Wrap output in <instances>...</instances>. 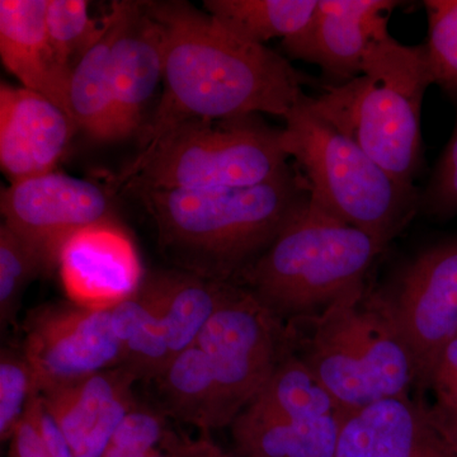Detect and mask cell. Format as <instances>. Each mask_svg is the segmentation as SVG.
I'll return each instance as SVG.
<instances>
[{
    "label": "cell",
    "instance_id": "1",
    "mask_svg": "<svg viewBox=\"0 0 457 457\" xmlns=\"http://www.w3.org/2000/svg\"><path fill=\"white\" fill-rule=\"evenodd\" d=\"M163 49V96L141 141L187 119L267 113L286 119L308 78L264 45L237 37L182 0L146 2Z\"/></svg>",
    "mask_w": 457,
    "mask_h": 457
},
{
    "label": "cell",
    "instance_id": "2",
    "mask_svg": "<svg viewBox=\"0 0 457 457\" xmlns=\"http://www.w3.org/2000/svg\"><path fill=\"white\" fill-rule=\"evenodd\" d=\"M134 194L154 221L162 253L177 269L236 285L311 188L302 171L288 164L272 179L248 187Z\"/></svg>",
    "mask_w": 457,
    "mask_h": 457
},
{
    "label": "cell",
    "instance_id": "3",
    "mask_svg": "<svg viewBox=\"0 0 457 457\" xmlns=\"http://www.w3.org/2000/svg\"><path fill=\"white\" fill-rule=\"evenodd\" d=\"M432 84L425 44L408 46L387 33L370 45L359 77L326 87L311 104L399 183L416 187L423 99Z\"/></svg>",
    "mask_w": 457,
    "mask_h": 457
},
{
    "label": "cell",
    "instance_id": "4",
    "mask_svg": "<svg viewBox=\"0 0 457 457\" xmlns=\"http://www.w3.org/2000/svg\"><path fill=\"white\" fill-rule=\"evenodd\" d=\"M385 248L321 209L309 195L236 285L282 321L302 320L363 287Z\"/></svg>",
    "mask_w": 457,
    "mask_h": 457
},
{
    "label": "cell",
    "instance_id": "5",
    "mask_svg": "<svg viewBox=\"0 0 457 457\" xmlns=\"http://www.w3.org/2000/svg\"><path fill=\"white\" fill-rule=\"evenodd\" d=\"M281 137L282 129L270 128L258 114L180 120L141 141L139 154L114 182L132 192L260 185L288 165Z\"/></svg>",
    "mask_w": 457,
    "mask_h": 457
},
{
    "label": "cell",
    "instance_id": "6",
    "mask_svg": "<svg viewBox=\"0 0 457 457\" xmlns=\"http://www.w3.org/2000/svg\"><path fill=\"white\" fill-rule=\"evenodd\" d=\"M281 143L302 171L311 198L330 215L386 246L420 209V194L390 176L303 95L285 119Z\"/></svg>",
    "mask_w": 457,
    "mask_h": 457
},
{
    "label": "cell",
    "instance_id": "7",
    "mask_svg": "<svg viewBox=\"0 0 457 457\" xmlns=\"http://www.w3.org/2000/svg\"><path fill=\"white\" fill-rule=\"evenodd\" d=\"M305 320L312 321V333L300 359L345 413L409 396L417 384L413 361L370 306L365 286Z\"/></svg>",
    "mask_w": 457,
    "mask_h": 457
},
{
    "label": "cell",
    "instance_id": "8",
    "mask_svg": "<svg viewBox=\"0 0 457 457\" xmlns=\"http://www.w3.org/2000/svg\"><path fill=\"white\" fill-rule=\"evenodd\" d=\"M348 414L293 351L230 425L242 457H336Z\"/></svg>",
    "mask_w": 457,
    "mask_h": 457
},
{
    "label": "cell",
    "instance_id": "9",
    "mask_svg": "<svg viewBox=\"0 0 457 457\" xmlns=\"http://www.w3.org/2000/svg\"><path fill=\"white\" fill-rule=\"evenodd\" d=\"M366 299L407 348L417 384L426 386L438 354L457 336V237L420 251Z\"/></svg>",
    "mask_w": 457,
    "mask_h": 457
},
{
    "label": "cell",
    "instance_id": "10",
    "mask_svg": "<svg viewBox=\"0 0 457 457\" xmlns=\"http://www.w3.org/2000/svg\"><path fill=\"white\" fill-rule=\"evenodd\" d=\"M196 345L209 361L227 427L293 348L290 328L240 286L210 319Z\"/></svg>",
    "mask_w": 457,
    "mask_h": 457
},
{
    "label": "cell",
    "instance_id": "11",
    "mask_svg": "<svg viewBox=\"0 0 457 457\" xmlns=\"http://www.w3.org/2000/svg\"><path fill=\"white\" fill-rule=\"evenodd\" d=\"M22 348L41 395L122 366L125 350L110 311L73 303H45L27 315Z\"/></svg>",
    "mask_w": 457,
    "mask_h": 457
},
{
    "label": "cell",
    "instance_id": "12",
    "mask_svg": "<svg viewBox=\"0 0 457 457\" xmlns=\"http://www.w3.org/2000/svg\"><path fill=\"white\" fill-rule=\"evenodd\" d=\"M3 222L40 257L46 275L57 270L65 243L78 231L116 220L106 189L54 170L3 189Z\"/></svg>",
    "mask_w": 457,
    "mask_h": 457
},
{
    "label": "cell",
    "instance_id": "13",
    "mask_svg": "<svg viewBox=\"0 0 457 457\" xmlns=\"http://www.w3.org/2000/svg\"><path fill=\"white\" fill-rule=\"evenodd\" d=\"M56 270L69 302L90 311H111L145 278L134 240L117 220L75 233L62 246Z\"/></svg>",
    "mask_w": 457,
    "mask_h": 457
},
{
    "label": "cell",
    "instance_id": "14",
    "mask_svg": "<svg viewBox=\"0 0 457 457\" xmlns=\"http://www.w3.org/2000/svg\"><path fill=\"white\" fill-rule=\"evenodd\" d=\"M402 3L393 0H318L311 22L282 41L290 59L318 65L333 86L362 71L370 45L387 35V22Z\"/></svg>",
    "mask_w": 457,
    "mask_h": 457
},
{
    "label": "cell",
    "instance_id": "15",
    "mask_svg": "<svg viewBox=\"0 0 457 457\" xmlns=\"http://www.w3.org/2000/svg\"><path fill=\"white\" fill-rule=\"evenodd\" d=\"M77 130L73 119L50 99L2 83L0 167L11 183L55 170Z\"/></svg>",
    "mask_w": 457,
    "mask_h": 457
},
{
    "label": "cell",
    "instance_id": "16",
    "mask_svg": "<svg viewBox=\"0 0 457 457\" xmlns=\"http://www.w3.org/2000/svg\"><path fill=\"white\" fill-rule=\"evenodd\" d=\"M137 375L125 366L97 372L44 394L45 405L75 457H102L137 395Z\"/></svg>",
    "mask_w": 457,
    "mask_h": 457
},
{
    "label": "cell",
    "instance_id": "17",
    "mask_svg": "<svg viewBox=\"0 0 457 457\" xmlns=\"http://www.w3.org/2000/svg\"><path fill=\"white\" fill-rule=\"evenodd\" d=\"M336 457H457L428 407L411 396L381 400L345 417Z\"/></svg>",
    "mask_w": 457,
    "mask_h": 457
},
{
    "label": "cell",
    "instance_id": "18",
    "mask_svg": "<svg viewBox=\"0 0 457 457\" xmlns=\"http://www.w3.org/2000/svg\"><path fill=\"white\" fill-rule=\"evenodd\" d=\"M117 125L121 139L141 128L144 113L163 82L162 33L146 2L122 0L112 47Z\"/></svg>",
    "mask_w": 457,
    "mask_h": 457
},
{
    "label": "cell",
    "instance_id": "19",
    "mask_svg": "<svg viewBox=\"0 0 457 457\" xmlns=\"http://www.w3.org/2000/svg\"><path fill=\"white\" fill-rule=\"evenodd\" d=\"M47 8L49 0H0V57L22 87L50 99L73 119L71 75L59 65L51 47Z\"/></svg>",
    "mask_w": 457,
    "mask_h": 457
},
{
    "label": "cell",
    "instance_id": "20",
    "mask_svg": "<svg viewBox=\"0 0 457 457\" xmlns=\"http://www.w3.org/2000/svg\"><path fill=\"white\" fill-rule=\"evenodd\" d=\"M147 278L156 314L167 330L171 357L196 345L210 319L237 287L180 270H159Z\"/></svg>",
    "mask_w": 457,
    "mask_h": 457
},
{
    "label": "cell",
    "instance_id": "21",
    "mask_svg": "<svg viewBox=\"0 0 457 457\" xmlns=\"http://www.w3.org/2000/svg\"><path fill=\"white\" fill-rule=\"evenodd\" d=\"M121 14V2H112L104 17L106 29L75 65L69 87V102L78 130L90 139L121 140L114 104L112 47Z\"/></svg>",
    "mask_w": 457,
    "mask_h": 457
},
{
    "label": "cell",
    "instance_id": "22",
    "mask_svg": "<svg viewBox=\"0 0 457 457\" xmlns=\"http://www.w3.org/2000/svg\"><path fill=\"white\" fill-rule=\"evenodd\" d=\"M150 383L155 387L156 405L168 418L201 433L227 427L209 361L197 345L171 357Z\"/></svg>",
    "mask_w": 457,
    "mask_h": 457
},
{
    "label": "cell",
    "instance_id": "23",
    "mask_svg": "<svg viewBox=\"0 0 457 457\" xmlns=\"http://www.w3.org/2000/svg\"><path fill=\"white\" fill-rule=\"evenodd\" d=\"M318 0H206L212 14L243 40L264 45L294 37L311 22Z\"/></svg>",
    "mask_w": 457,
    "mask_h": 457
},
{
    "label": "cell",
    "instance_id": "24",
    "mask_svg": "<svg viewBox=\"0 0 457 457\" xmlns=\"http://www.w3.org/2000/svg\"><path fill=\"white\" fill-rule=\"evenodd\" d=\"M47 33L59 65L73 73L75 65L104 35L106 21L93 20L84 0H49Z\"/></svg>",
    "mask_w": 457,
    "mask_h": 457
},
{
    "label": "cell",
    "instance_id": "25",
    "mask_svg": "<svg viewBox=\"0 0 457 457\" xmlns=\"http://www.w3.org/2000/svg\"><path fill=\"white\" fill-rule=\"evenodd\" d=\"M46 275L31 246L2 222L0 225V327L3 332L16 323L27 286Z\"/></svg>",
    "mask_w": 457,
    "mask_h": 457
},
{
    "label": "cell",
    "instance_id": "26",
    "mask_svg": "<svg viewBox=\"0 0 457 457\" xmlns=\"http://www.w3.org/2000/svg\"><path fill=\"white\" fill-rule=\"evenodd\" d=\"M41 395L22 345L0 353V440L8 442L36 396Z\"/></svg>",
    "mask_w": 457,
    "mask_h": 457
},
{
    "label": "cell",
    "instance_id": "27",
    "mask_svg": "<svg viewBox=\"0 0 457 457\" xmlns=\"http://www.w3.org/2000/svg\"><path fill=\"white\" fill-rule=\"evenodd\" d=\"M171 432L170 418L158 405L137 399L102 457H147L164 444Z\"/></svg>",
    "mask_w": 457,
    "mask_h": 457
},
{
    "label": "cell",
    "instance_id": "28",
    "mask_svg": "<svg viewBox=\"0 0 457 457\" xmlns=\"http://www.w3.org/2000/svg\"><path fill=\"white\" fill-rule=\"evenodd\" d=\"M427 57L435 84L457 90V0H427Z\"/></svg>",
    "mask_w": 457,
    "mask_h": 457
},
{
    "label": "cell",
    "instance_id": "29",
    "mask_svg": "<svg viewBox=\"0 0 457 457\" xmlns=\"http://www.w3.org/2000/svg\"><path fill=\"white\" fill-rule=\"evenodd\" d=\"M420 209L437 218L457 215V122L425 194L420 195Z\"/></svg>",
    "mask_w": 457,
    "mask_h": 457
},
{
    "label": "cell",
    "instance_id": "30",
    "mask_svg": "<svg viewBox=\"0 0 457 457\" xmlns=\"http://www.w3.org/2000/svg\"><path fill=\"white\" fill-rule=\"evenodd\" d=\"M426 386L435 395L433 408L457 416V336L438 354Z\"/></svg>",
    "mask_w": 457,
    "mask_h": 457
},
{
    "label": "cell",
    "instance_id": "31",
    "mask_svg": "<svg viewBox=\"0 0 457 457\" xmlns=\"http://www.w3.org/2000/svg\"><path fill=\"white\" fill-rule=\"evenodd\" d=\"M29 413L37 426L41 440L49 457H75L74 451L59 425L45 405L41 395L32 400Z\"/></svg>",
    "mask_w": 457,
    "mask_h": 457
},
{
    "label": "cell",
    "instance_id": "32",
    "mask_svg": "<svg viewBox=\"0 0 457 457\" xmlns=\"http://www.w3.org/2000/svg\"><path fill=\"white\" fill-rule=\"evenodd\" d=\"M8 444V457H49L29 411Z\"/></svg>",
    "mask_w": 457,
    "mask_h": 457
},
{
    "label": "cell",
    "instance_id": "33",
    "mask_svg": "<svg viewBox=\"0 0 457 457\" xmlns=\"http://www.w3.org/2000/svg\"><path fill=\"white\" fill-rule=\"evenodd\" d=\"M180 457H242L236 453H228L210 437V433H201L200 437L183 438Z\"/></svg>",
    "mask_w": 457,
    "mask_h": 457
},
{
    "label": "cell",
    "instance_id": "34",
    "mask_svg": "<svg viewBox=\"0 0 457 457\" xmlns=\"http://www.w3.org/2000/svg\"><path fill=\"white\" fill-rule=\"evenodd\" d=\"M429 416L432 422L437 427L438 431L444 436L445 440L450 445L451 449L455 451L457 455V416L442 413L433 407H428Z\"/></svg>",
    "mask_w": 457,
    "mask_h": 457
},
{
    "label": "cell",
    "instance_id": "35",
    "mask_svg": "<svg viewBox=\"0 0 457 457\" xmlns=\"http://www.w3.org/2000/svg\"><path fill=\"white\" fill-rule=\"evenodd\" d=\"M183 438H185V436H179V433L174 431L171 432L164 444L147 457H180Z\"/></svg>",
    "mask_w": 457,
    "mask_h": 457
}]
</instances>
